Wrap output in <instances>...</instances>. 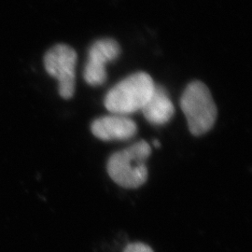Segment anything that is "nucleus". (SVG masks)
Instances as JSON below:
<instances>
[{"label": "nucleus", "instance_id": "3", "mask_svg": "<svg viewBox=\"0 0 252 252\" xmlns=\"http://www.w3.org/2000/svg\"><path fill=\"white\" fill-rule=\"evenodd\" d=\"M180 107L187 119L189 132L195 136L207 134L216 123L215 101L202 81H192L187 85L180 98Z\"/></svg>", "mask_w": 252, "mask_h": 252}, {"label": "nucleus", "instance_id": "8", "mask_svg": "<svg viewBox=\"0 0 252 252\" xmlns=\"http://www.w3.org/2000/svg\"><path fill=\"white\" fill-rule=\"evenodd\" d=\"M124 252H153V249L144 243L135 242V243L129 244Z\"/></svg>", "mask_w": 252, "mask_h": 252}, {"label": "nucleus", "instance_id": "4", "mask_svg": "<svg viewBox=\"0 0 252 252\" xmlns=\"http://www.w3.org/2000/svg\"><path fill=\"white\" fill-rule=\"evenodd\" d=\"M77 60L76 51L66 44L54 45L44 56L46 71L58 81V92L63 99H70L75 94Z\"/></svg>", "mask_w": 252, "mask_h": 252}, {"label": "nucleus", "instance_id": "2", "mask_svg": "<svg viewBox=\"0 0 252 252\" xmlns=\"http://www.w3.org/2000/svg\"><path fill=\"white\" fill-rule=\"evenodd\" d=\"M154 82L145 72H136L118 82L108 91L104 104L109 112L119 115H129L141 110L150 99Z\"/></svg>", "mask_w": 252, "mask_h": 252}, {"label": "nucleus", "instance_id": "6", "mask_svg": "<svg viewBox=\"0 0 252 252\" xmlns=\"http://www.w3.org/2000/svg\"><path fill=\"white\" fill-rule=\"evenodd\" d=\"M93 135L103 141L128 140L137 133V126L126 115L111 114L94 120L91 125Z\"/></svg>", "mask_w": 252, "mask_h": 252}, {"label": "nucleus", "instance_id": "9", "mask_svg": "<svg viewBox=\"0 0 252 252\" xmlns=\"http://www.w3.org/2000/svg\"><path fill=\"white\" fill-rule=\"evenodd\" d=\"M153 145H154L155 148H160V146H161L160 142H159L158 140H154V141H153Z\"/></svg>", "mask_w": 252, "mask_h": 252}, {"label": "nucleus", "instance_id": "7", "mask_svg": "<svg viewBox=\"0 0 252 252\" xmlns=\"http://www.w3.org/2000/svg\"><path fill=\"white\" fill-rule=\"evenodd\" d=\"M145 119L153 126H163L170 122L175 107L168 93L161 85H155L150 99L141 109Z\"/></svg>", "mask_w": 252, "mask_h": 252}, {"label": "nucleus", "instance_id": "1", "mask_svg": "<svg viewBox=\"0 0 252 252\" xmlns=\"http://www.w3.org/2000/svg\"><path fill=\"white\" fill-rule=\"evenodd\" d=\"M152 148L145 140L112 154L108 159L107 170L110 179L126 189H136L148 180L147 160Z\"/></svg>", "mask_w": 252, "mask_h": 252}, {"label": "nucleus", "instance_id": "5", "mask_svg": "<svg viewBox=\"0 0 252 252\" xmlns=\"http://www.w3.org/2000/svg\"><path fill=\"white\" fill-rule=\"evenodd\" d=\"M121 54V46L115 39L103 38L93 43L88 53V61L85 64L83 77L91 86L104 84L108 74L106 65L116 60Z\"/></svg>", "mask_w": 252, "mask_h": 252}]
</instances>
